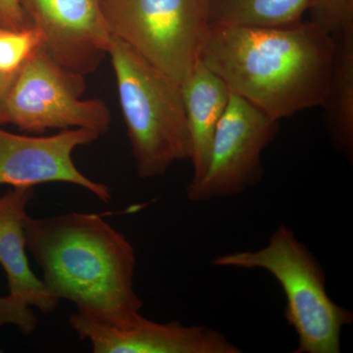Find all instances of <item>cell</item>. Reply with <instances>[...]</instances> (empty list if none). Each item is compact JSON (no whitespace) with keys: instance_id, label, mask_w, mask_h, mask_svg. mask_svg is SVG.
<instances>
[{"instance_id":"6da1fadb","label":"cell","mask_w":353,"mask_h":353,"mask_svg":"<svg viewBox=\"0 0 353 353\" xmlns=\"http://www.w3.org/2000/svg\"><path fill=\"white\" fill-rule=\"evenodd\" d=\"M334 39L309 22L287 27L210 25L201 60L232 92L274 120L322 108Z\"/></svg>"},{"instance_id":"7a4b0ae2","label":"cell","mask_w":353,"mask_h":353,"mask_svg":"<svg viewBox=\"0 0 353 353\" xmlns=\"http://www.w3.org/2000/svg\"><path fill=\"white\" fill-rule=\"evenodd\" d=\"M25 233L53 296L101 312L141 311L143 303L134 289L136 250L101 215H28Z\"/></svg>"},{"instance_id":"3957f363","label":"cell","mask_w":353,"mask_h":353,"mask_svg":"<svg viewBox=\"0 0 353 353\" xmlns=\"http://www.w3.org/2000/svg\"><path fill=\"white\" fill-rule=\"evenodd\" d=\"M108 57L137 173L143 180L164 176L190 157L181 85L114 37Z\"/></svg>"},{"instance_id":"277c9868","label":"cell","mask_w":353,"mask_h":353,"mask_svg":"<svg viewBox=\"0 0 353 353\" xmlns=\"http://www.w3.org/2000/svg\"><path fill=\"white\" fill-rule=\"evenodd\" d=\"M212 265L262 269L276 279L287 301L285 321L299 336L294 352H341V331L353 322L352 312L332 301L321 264L289 227H279L263 248L220 255Z\"/></svg>"},{"instance_id":"5b68a950","label":"cell","mask_w":353,"mask_h":353,"mask_svg":"<svg viewBox=\"0 0 353 353\" xmlns=\"http://www.w3.org/2000/svg\"><path fill=\"white\" fill-rule=\"evenodd\" d=\"M104 19L148 63L182 85L210 27L206 0H99Z\"/></svg>"},{"instance_id":"8992f818","label":"cell","mask_w":353,"mask_h":353,"mask_svg":"<svg viewBox=\"0 0 353 353\" xmlns=\"http://www.w3.org/2000/svg\"><path fill=\"white\" fill-rule=\"evenodd\" d=\"M85 77L53 60L43 44L20 67L7 94L3 125L41 134L48 129H87L99 136L112 117L101 99H83Z\"/></svg>"},{"instance_id":"52a82bcc","label":"cell","mask_w":353,"mask_h":353,"mask_svg":"<svg viewBox=\"0 0 353 353\" xmlns=\"http://www.w3.org/2000/svg\"><path fill=\"white\" fill-rule=\"evenodd\" d=\"M279 132L274 120L252 102L232 92L216 129L205 173L187 187L192 202L233 196L263 176L261 155Z\"/></svg>"},{"instance_id":"ba28073f","label":"cell","mask_w":353,"mask_h":353,"mask_svg":"<svg viewBox=\"0 0 353 353\" xmlns=\"http://www.w3.org/2000/svg\"><path fill=\"white\" fill-rule=\"evenodd\" d=\"M70 325L94 353H240L241 348L208 326L157 323L136 311L108 313L77 308Z\"/></svg>"},{"instance_id":"9c48e42d","label":"cell","mask_w":353,"mask_h":353,"mask_svg":"<svg viewBox=\"0 0 353 353\" xmlns=\"http://www.w3.org/2000/svg\"><path fill=\"white\" fill-rule=\"evenodd\" d=\"M28 22L62 68L85 77L108 57L112 41L99 0H18Z\"/></svg>"},{"instance_id":"30bf717a","label":"cell","mask_w":353,"mask_h":353,"mask_svg":"<svg viewBox=\"0 0 353 353\" xmlns=\"http://www.w3.org/2000/svg\"><path fill=\"white\" fill-rule=\"evenodd\" d=\"M99 134L87 129L61 130L48 137L22 136L0 128V185L36 187L41 183H66L92 192L109 203L111 190L79 170L73 153L90 145Z\"/></svg>"},{"instance_id":"8fae6325","label":"cell","mask_w":353,"mask_h":353,"mask_svg":"<svg viewBox=\"0 0 353 353\" xmlns=\"http://www.w3.org/2000/svg\"><path fill=\"white\" fill-rule=\"evenodd\" d=\"M34 196V187H16L0 197V265L6 274L10 296L41 312L50 313L60 301L34 275L26 252L27 206Z\"/></svg>"},{"instance_id":"7c38bea8","label":"cell","mask_w":353,"mask_h":353,"mask_svg":"<svg viewBox=\"0 0 353 353\" xmlns=\"http://www.w3.org/2000/svg\"><path fill=\"white\" fill-rule=\"evenodd\" d=\"M181 88L190 134V160L194 169L190 182H196L208 169L213 138L231 90L201 60Z\"/></svg>"},{"instance_id":"4fadbf2b","label":"cell","mask_w":353,"mask_h":353,"mask_svg":"<svg viewBox=\"0 0 353 353\" xmlns=\"http://www.w3.org/2000/svg\"><path fill=\"white\" fill-rule=\"evenodd\" d=\"M333 60L322 108L334 148L353 159V27L332 34Z\"/></svg>"},{"instance_id":"5bb4252c","label":"cell","mask_w":353,"mask_h":353,"mask_svg":"<svg viewBox=\"0 0 353 353\" xmlns=\"http://www.w3.org/2000/svg\"><path fill=\"white\" fill-rule=\"evenodd\" d=\"M210 25L287 27L303 22L310 0H206Z\"/></svg>"},{"instance_id":"9a60e30c","label":"cell","mask_w":353,"mask_h":353,"mask_svg":"<svg viewBox=\"0 0 353 353\" xmlns=\"http://www.w3.org/2000/svg\"><path fill=\"white\" fill-rule=\"evenodd\" d=\"M41 44V34L32 26L21 31L0 28V72L16 73Z\"/></svg>"},{"instance_id":"2e32d148","label":"cell","mask_w":353,"mask_h":353,"mask_svg":"<svg viewBox=\"0 0 353 353\" xmlns=\"http://www.w3.org/2000/svg\"><path fill=\"white\" fill-rule=\"evenodd\" d=\"M310 22L329 34L353 27V0H310Z\"/></svg>"},{"instance_id":"e0dca14e","label":"cell","mask_w":353,"mask_h":353,"mask_svg":"<svg viewBox=\"0 0 353 353\" xmlns=\"http://www.w3.org/2000/svg\"><path fill=\"white\" fill-rule=\"evenodd\" d=\"M38 316L32 306L8 294L0 296V327L13 325L24 334H32L38 327Z\"/></svg>"},{"instance_id":"ac0fdd59","label":"cell","mask_w":353,"mask_h":353,"mask_svg":"<svg viewBox=\"0 0 353 353\" xmlns=\"http://www.w3.org/2000/svg\"><path fill=\"white\" fill-rule=\"evenodd\" d=\"M32 27L25 17L18 0H0V28L21 31Z\"/></svg>"},{"instance_id":"d6986e66","label":"cell","mask_w":353,"mask_h":353,"mask_svg":"<svg viewBox=\"0 0 353 353\" xmlns=\"http://www.w3.org/2000/svg\"><path fill=\"white\" fill-rule=\"evenodd\" d=\"M16 73L7 74L0 72V126L3 125L6 99L11 85H12L14 78H15Z\"/></svg>"},{"instance_id":"ffe728a7","label":"cell","mask_w":353,"mask_h":353,"mask_svg":"<svg viewBox=\"0 0 353 353\" xmlns=\"http://www.w3.org/2000/svg\"><path fill=\"white\" fill-rule=\"evenodd\" d=\"M3 352V350H2L1 347H0V352Z\"/></svg>"}]
</instances>
